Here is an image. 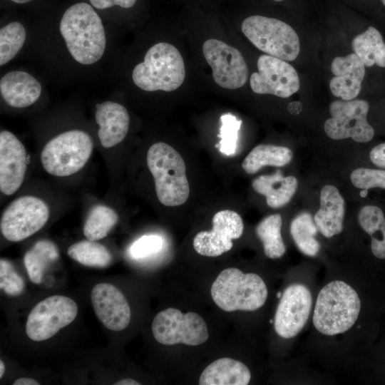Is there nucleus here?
I'll use <instances>...</instances> for the list:
<instances>
[{
  "instance_id": "nucleus-37",
  "label": "nucleus",
  "mask_w": 385,
  "mask_h": 385,
  "mask_svg": "<svg viewBox=\"0 0 385 385\" xmlns=\"http://www.w3.org/2000/svg\"><path fill=\"white\" fill-rule=\"evenodd\" d=\"M369 158L376 168L385 170V142L374 145L369 151Z\"/></svg>"
},
{
  "instance_id": "nucleus-8",
  "label": "nucleus",
  "mask_w": 385,
  "mask_h": 385,
  "mask_svg": "<svg viewBox=\"0 0 385 385\" xmlns=\"http://www.w3.org/2000/svg\"><path fill=\"white\" fill-rule=\"evenodd\" d=\"M152 334L160 344L198 346L209 337L205 320L197 313H183L175 308L158 312L151 324Z\"/></svg>"
},
{
  "instance_id": "nucleus-30",
  "label": "nucleus",
  "mask_w": 385,
  "mask_h": 385,
  "mask_svg": "<svg viewBox=\"0 0 385 385\" xmlns=\"http://www.w3.org/2000/svg\"><path fill=\"white\" fill-rule=\"evenodd\" d=\"M317 231L314 221L307 212L298 215L290 225V233L297 247L309 257L316 256L320 250L319 242L314 238Z\"/></svg>"
},
{
  "instance_id": "nucleus-33",
  "label": "nucleus",
  "mask_w": 385,
  "mask_h": 385,
  "mask_svg": "<svg viewBox=\"0 0 385 385\" xmlns=\"http://www.w3.org/2000/svg\"><path fill=\"white\" fill-rule=\"evenodd\" d=\"M221 127L220 134L217 135L220 140L215 145L220 153L225 155H232L237 148L239 131L242 125V120L237 119L231 113L221 115Z\"/></svg>"
},
{
  "instance_id": "nucleus-38",
  "label": "nucleus",
  "mask_w": 385,
  "mask_h": 385,
  "mask_svg": "<svg viewBox=\"0 0 385 385\" xmlns=\"http://www.w3.org/2000/svg\"><path fill=\"white\" fill-rule=\"evenodd\" d=\"M137 0H89L91 5L98 9H105L118 6L128 9L132 7Z\"/></svg>"
},
{
  "instance_id": "nucleus-43",
  "label": "nucleus",
  "mask_w": 385,
  "mask_h": 385,
  "mask_svg": "<svg viewBox=\"0 0 385 385\" xmlns=\"http://www.w3.org/2000/svg\"><path fill=\"white\" fill-rule=\"evenodd\" d=\"M10 1L16 4H26V3L31 1L32 0H10Z\"/></svg>"
},
{
  "instance_id": "nucleus-40",
  "label": "nucleus",
  "mask_w": 385,
  "mask_h": 385,
  "mask_svg": "<svg viewBox=\"0 0 385 385\" xmlns=\"http://www.w3.org/2000/svg\"><path fill=\"white\" fill-rule=\"evenodd\" d=\"M114 385H140V383L131 379L126 378L116 381L113 384Z\"/></svg>"
},
{
  "instance_id": "nucleus-44",
  "label": "nucleus",
  "mask_w": 385,
  "mask_h": 385,
  "mask_svg": "<svg viewBox=\"0 0 385 385\" xmlns=\"http://www.w3.org/2000/svg\"><path fill=\"white\" fill-rule=\"evenodd\" d=\"M381 1L383 4V5L385 6V0H381Z\"/></svg>"
},
{
  "instance_id": "nucleus-16",
  "label": "nucleus",
  "mask_w": 385,
  "mask_h": 385,
  "mask_svg": "<svg viewBox=\"0 0 385 385\" xmlns=\"http://www.w3.org/2000/svg\"><path fill=\"white\" fill-rule=\"evenodd\" d=\"M93 310L101 323L111 331L125 329L130 321L131 312L124 294L108 283L96 284L91 293Z\"/></svg>"
},
{
  "instance_id": "nucleus-23",
  "label": "nucleus",
  "mask_w": 385,
  "mask_h": 385,
  "mask_svg": "<svg viewBox=\"0 0 385 385\" xmlns=\"http://www.w3.org/2000/svg\"><path fill=\"white\" fill-rule=\"evenodd\" d=\"M253 189L265 196L268 206L281 207L287 204L297 188V180L292 175L284 177L280 170L272 175L256 178L252 182Z\"/></svg>"
},
{
  "instance_id": "nucleus-15",
  "label": "nucleus",
  "mask_w": 385,
  "mask_h": 385,
  "mask_svg": "<svg viewBox=\"0 0 385 385\" xmlns=\"http://www.w3.org/2000/svg\"><path fill=\"white\" fill-rule=\"evenodd\" d=\"M243 230V222L238 213L230 210L219 211L213 216L212 229L195 236L193 247L203 256H220L232 249V240L240 238Z\"/></svg>"
},
{
  "instance_id": "nucleus-18",
  "label": "nucleus",
  "mask_w": 385,
  "mask_h": 385,
  "mask_svg": "<svg viewBox=\"0 0 385 385\" xmlns=\"http://www.w3.org/2000/svg\"><path fill=\"white\" fill-rule=\"evenodd\" d=\"M334 77L329 82L332 94L344 101L354 99L360 93L366 66L356 54L334 58L331 64Z\"/></svg>"
},
{
  "instance_id": "nucleus-34",
  "label": "nucleus",
  "mask_w": 385,
  "mask_h": 385,
  "mask_svg": "<svg viewBox=\"0 0 385 385\" xmlns=\"http://www.w3.org/2000/svg\"><path fill=\"white\" fill-rule=\"evenodd\" d=\"M352 184L357 188L385 190V170L371 168H359L350 175Z\"/></svg>"
},
{
  "instance_id": "nucleus-20",
  "label": "nucleus",
  "mask_w": 385,
  "mask_h": 385,
  "mask_svg": "<svg viewBox=\"0 0 385 385\" xmlns=\"http://www.w3.org/2000/svg\"><path fill=\"white\" fill-rule=\"evenodd\" d=\"M0 92L9 106L25 108L37 101L41 96V86L29 73L14 71L6 73L1 78Z\"/></svg>"
},
{
  "instance_id": "nucleus-4",
  "label": "nucleus",
  "mask_w": 385,
  "mask_h": 385,
  "mask_svg": "<svg viewBox=\"0 0 385 385\" xmlns=\"http://www.w3.org/2000/svg\"><path fill=\"white\" fill-rule=\"evenodd\" d=\"M185 68L179 51L165 42L155 43L146 52L144 61L133 68V83L145 91L170 92L184 81Z\"/></svg>"
},
{
  "instance_id": "nucleus-14",
  "label": "nucleus",
  "mask_w": 385,
  "mask_h": 385,
  "mask_svg": "<svg viewBox=\"0 0 385 385\" xmlns=\"http://www.w3.org/2000/svg\"><path fill=\"white\" fill-rule=\"evenodd\" d=\"M312 304V294L306 286H288L281 296L274 318L277 334L284 339L297 335L308 320Z\"/></svg>"
},
{
  "instance_id": "nucleus-21",
  "label": "nucleus",
  "mask_w": 385,
  "mask_h": 385,
  "mask_svg": "<svg viewBox=\"0 0 385 385\" xmlns=\"http://www.w3.org/2000/svg\"><path fill=\"white\" fill-rule=\"evenodd\" d=\"M344 211V200L338 189L332 185L324 186L320 207L314 217L319 232L327 238L342 232Z\"/></svg>"
},
{
  "instance_id": "nucleus-42",
  "label": "nucleus",
  "mask_w": 385,
  "mask_h": 385,
  "mask_svg": "<svg viewBox=\"0 0 385 385\" xmlns=\"http://www.w3.org/2000/svg\"><path fill=\"white\" fill-rule=\"evenodd\" d=\"M368 195V190L366 189H361V192H359V195L361 197H365Z\"/></svg>"
},
{
  "instance_id": "nucleus-7",
  "label": "nucleus",
  "mask_w": 385,
  "mask_h": 385,
  "mask_svg": "<svg viewBox=\"0 0 385 385\" xmlns=\"http://www.w3.org/2000/svg\"><path fill=\"white\" fill-rule=\"evenodd\" d=\"M93 141L86 133L72 130L62 133L43 148L41 161L43 168L58 177L71 175L79 171L88 160Z\"/></svg>"
},
{
  "instance_id": "nucleus-10",
  "label": "nucleus",
  "mask_w": 385,
  "mask_h": 385,
  "mask_svg": "<svg viewBox=\"0 0 385 385\" xmlns=\"http://www.w3.org/2000/svg\"><path fill=\"white\" fill-rule=\"evenodd\" d=\"M77 304L63 295H53L38 302L30 312L26 333L34 342L47 340L71 324L77 316Z\"/></svg>"
},
{
  "instance_id": "nucleus-1",
  "label": "nucleus",
  "mask_w": 385,
  "mask_h": 385,
  "mask_svg": "<svg viewBox=\"0 0 385 385\" xmlns=\"http://www.w3.org/2000/svg\"><path fill=\"white\" fill-rule=\"evenodd\" d=\"M59 29L71 56L83 65L99 61L106 49L102 21L93 8L85 2L76 3L64 12Z\"/></svg>"
},
{
  "instance_id": "nucleus-26",
  "label": "nucleus",
  "mask_w": 385,
  "mask_h": 385,
  "mask_svg": "<svg viewBox=\"0 0 385 385\" xmlns=\"http://www.w3.org/2000/svg\"><path fill=\"white\" fill-rule=\"evenodd\" d=\"M292 158V152L287 147L261 144L249 153L244 159L242 167L247 174H254L263 166H284L289 163Z\"/></svg>"
},
{
  "instance_id": "nucleus-19",
  "label": "nucleus",
  "mask_w": 385,
  "mask_h": 385,
  "mask_svg": "<svg viewBox=\"0 0 385 385\" xmlns=\"http://www.w3.org/2000/svg\"><path fill=\"white\" fill-rule=\"evenodd\" d=\"M95 118L99 125L98 136L103 148L113 147L125 138L130 118L123 105L109 101L98 104Z\"/></svg>"
},
{
  "instance_id": "nucleus-36",
  "label": "nucleus",
  "mask_w": 385,
  "mask_h": 385,
  "mask_svg": "<svg viewBox=\"0 0 385 385\" xmlns=\"http://www.w3.org/2000/svg\"><path fill=\"white\" fill-rule=\"evenodd\" d=\"M164 240L158 235H146L135 240L129 248V254L133 259H143L160 252Z\"/></svg>"
},
{
  "instance_id": "nucleus-35",
  "label": "nucleus",
  "mask_w": 385,
  "mask_h": 385,
  "mask_svg": "<svg viewBox=\"0 0 385 385\" xmlns=\"http://www.w3.org/2000/svg\"><path fill=\"white\" fill-rule=\"evenodd\" d=\"M25 287L23 278L16 272L13 265L4 260H0V288L9 296L20 295Z\"/></svg>"
},
{
  "instance_id": "nucleus-22",
  "label": "nucleus",
  "mask_w": 385,
  "mask_h": 385,
  "mask_svg": "<svg viewBox=\"0 0 385 385\" xmlns=\"http://www.w3.org/2000/svg\"><path fill=\"white\" fill-rule=\"evenodd\" d=\"M250 379L251 373L245 364L231 358H221L202 371L199 384L247 385Z\"/></svg>"
},
{
  "instance_id": "nucleus-29",
  "label": "nucleus",
  "mask_w": 385,
  "mask_h": 385,
  "mask_svg": "<svg viewBox=\"0 0 385 385\" xmlns=\"http://www.w3.org/2000/svg\"><path fill=\"white\" fill-rule=\"evenodd\" d=\"M67 253L79 264L91 267H107L112 262V255L104 245L89 240L73 244Z\"/></svg>"
},
{
  "instance_id": "nucleus-3",
  "label": "nucleus",
  "mask_w": 385,
  "mask_h": 385,
  "mask_svg": "<svg viewBox=\"0 0 385 385\" xmlns=\"http://www.w3.org/2000/svg\"><path fill=\"white\" fill-rule=\"evenodd\" d=\"M146 160L160 203L168 207L184 204L189 197L190 186L182 156L170 145L158 142L148 149Z\"/></svg>"
},
{
  "instance_id": "nucleus-27",
  "label": "nucleus",
  "mask_w": 385,
  "mask_h": 385,
  "mask_svg": "<svg viewBox=\"0 0 385 385\" xmlns=\"http://www.w3.org/2000/svg\"><path fill=\"white\" fill-rule=\"evenodd\" d=\"M59 257L57 246L48 240L36 242L24 255V262L30 280L40 284L44 272Z\"/></svg>"
},
{
  "instance_id": "nucleus-24",
  "label": "nucleus",
  "mask_w": 385,
  "mask_h": 385,
  "mask_svg": "<svg viewBox=\"0 0 385 385\" xmlns=\"http://www.w3.org/2000/svg\"><path fill=\"white\" fill-rule=\"evenodd\" d=\"M358 222L370 236V247L373 255L379 260L385 259V213L376 205H365L358 213Z\"/></svg>"
},
{
  "instance_id": "nucleus-31",
  "label": "nucleus",
  "mask_w": 385,
  "mask_h": 385,
  "mask_svg": "<svg viewBox=\"0 0 385 385\" xmlns=\"http://www.w3.org/2000/svg\"><path fill=\"white\" fill-rule=\"evenodd\" d=\"M117 213L111 207L97 205L88 212L83 232L87 240L97 241L106 237L117 223Z\"/></svg>"
},
{
  "instance_id": "nucleus-2",
  "label": "nucleus",
  "mask_w": 385,
  "mask_h": 385,
  "mask_svg": "<svg viewBox=\"0 0 385 385\" xmlns=\"http://www.w3.org/2000/svg\"><path fill=\"white\" fill-rule=\"evenodd\" d=\"M360 309L357 292L343 281H332L318 294L313 314L314 326L324 335L344 333L355 324Z\"/></svg>"
},
{
  "instance_id": "nucleus-17",
  "label": "nucleus",
  "mask_w": 385,
  "mask_h": 385,
  "mask_svg": "<svg viewBox=\"0 0 385 385\" xmlns=\"http://www.w3.org/2000/svg\"><path fill=\"white\" fill-rule=\"evenodd\" d=\"M27 153L22 143L11 132L0 133V190L6 195L21 186L27 167Z\"/></svg>"
},
{
  "instance_id": "nucleus-9",
  "label": "nucleus",
  "mask_w": 385,
  "mask_h": 385,
  "mask_svg": "<svg viewBox=\"0 0 385 385\" xmlns=\"http://www.w3.org/2000/svg\"><path fill=\"white\" fill-rule=\"evenodd\" d=\"M369 104L365 100L335 101L329 106L331 118L324 125L327 135L334 140L351 138L366 143L371 141L375 130L368 122Z\"/></svg>"
},
{
  "instance_id": "nucleus-28",
  "label": "nucleus",
  "mask_w": 385,
  "mask_h": 385,
  "mask_svg": "<svg viewBox=\"0 0 385 385\" xmlns=\"http://www.w3.org/2000/svg\"><path fill=\"white\" fill-rule=\"evenodd\" d=\"M282 224L281 215L274 214L263 219L255 229L257 236L263 244L265 255L270 259L279 258L286 251L281 235Z\"/></svg>"
},
{
  "instance_id": "nucleus-13",
  "label": "nucleus",
  "mask_w": 385,
  "mask_h": 385,
  "mask_svg": "<svg viewBox=\"0 0 385 385\" xmlns=\"http://www.w3.org/2000/svg\"><path fill=\"white\" fill-rule=\"evenodd\" d=\"M257 66L258 71L250 78L253 92L288 98L299 89L298 74L286 61L265 54L259 57Z\"/></svg>"
},
{
  "instance_id": "nucleus-11",
  "label": "nucleus",
  "mask_w": 385,
  "mask_h": 385,
  "mask_svg": "<svg viewBox=\"0 0 385 385\" xmlns=\"http://www.w3.org/2000/svg\"><path fill=\"white\" fill-rule=\"evenodd\" d=\"M48 217V207L42 200L23 196L14 200L2 213L1 232L7 240L19 242L40 230Z\"/></svg>"
},
{
  "instance_id": "nucleus-6",
  "label": "nucleus",
  "mask_w": 385,
  "mask_h": 385,
  "mask_svg": "<svg viewBox=\"0 0 385 385\" xmlns=\"http://www.w3.org/2000/svg\"><path fill=\"white\" fill-rule=\"evenodd\" d=\"M241 29L249 41L267 55L286 61H294L299 55L297 34L281 20L254 15L242 21Z\"/></svg>"
},
{
  "instance_id": "nucleus-25",
  "label": "nucleus",
  "mask_w": 385,
  "mask_h": 385,
  "mask_svg": "<svg viewBox=\"0 0 385 385\" xmlns=\"http://www.w3.org/2000/svg\"><path fill=\"white\" fill-rule=\"evenodd\" d=\"M354 53L366 67L377 66L385 68V42L380 31L374 26L354 37L352 41Z\"/></svg>"
},
{
  "instance_id": "nucleus-45",
  "label": "nucleus",
  "mask_w": 385,
  "mask_h": 385,
  "mask_svg": "<svg viewBox=\"0 0 385 385\" xmlns=\"http://www.w3.org/2000/svg\"><path fill=\"white\" fill-rule=\"evenodd\" d=\"M273 1H282L283 0H273Z\"/></svg>"
},
{
  "instance_id": "nucleus-12",
  "label": "nucleus",
  "mask_w": 385,
  "mask_h": 385,
  "mask_svg": "<svg viewBox=\"0 0 385 385\" xmlns=\"http://www.w3.org/2000/svg\"><path fill=\"white\" fill-rule=\"evenodd\" d=\"M203 56L212 70L215 83L227 89L243 86L248 78V67L241 53L226 43L210 38L202 45Z\"/></svg>"
},
{
  "instance_id": "nucleus-5",
  "label": "nucleus",
  "mask_w": 385,
  "mask_h": 385,
  "mask_svg": "<svg viewBox=\"0 0 385 385\" xmlns=\"http://www.w3.org/2000/svg\"><path fill=\"white\" fill-rule=\"evenodd\" d=\"M215 304L225 312L255 311L262 307L267 298V288L257 274L244 273L237 268L222 270L210 289Z\"/></svg>"
},
{
  "instance_id": "nucleus-41",
  "label": "nucleus",
  "mask_w": 385,
  "mask_h": 385,
  "mask_svg": "<svg viewBox=\"0 0 385 385\" xmlns=\"http://www.w3.org/2000/svg\"><path fill=\"white\" fill-rule=\"evenodd\" d=\"M5 371V365L2 360H0V378H2Z\"/></svg>"
},
{
  "instance_id": "nucleus-32",
  "label": "nucleus",
  "mask_w": 385,
  "mask_h": 385,
  "mask_svg": "<svg viewBox=\"0 0 385 385\" xmlns=\"http://www.w3.org/2000/svg\"><path fill=\"white\" fill-rule=\"evenodd\" d=\"M26 33L22 24L12 21L0 30V65L11 60L24 44Z\"/></svg>"
},
{
  "instance_id": "nucleus-39",
  "label": "nucleus",
  "mask_w": 385,
  "mask_h": 385,
  "mask_svg": "<svg viewBox=\"0 0 385 385\" xmlns=\"http://www.w3.org/2000/svg\"><path fill=\"white\" fill-rule=\"evenodd\" d=\"M13 384L14 385H39L40 384L34 379L22 377L14 381Z\"/></svg>"
}]
</instances>
